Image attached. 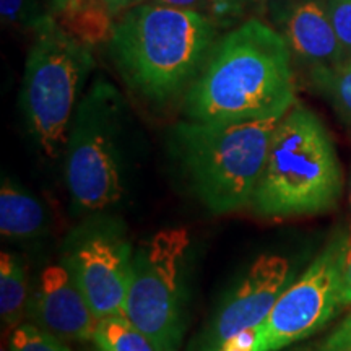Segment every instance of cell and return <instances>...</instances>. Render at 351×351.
Masks as SVG:
<instances>
[{
  "label": "cell",
  "instance_id": "cell-3",
  "mask_svg": "<svg viewBox=\"0 0 351 351\" xmlns=\"http://www.w3.org/2000/svg\"><path fill=\"white\" fill-rule=\"evenodd\" d=\"M343 194L335 143L326 124L293 106L276 125L251 208L258 217L287 219L330 212Z\"/></svg>",
  "mask_w": 351,
  "mask_h": 351
},
{
  "label": "cell",
  "instance_id": "cell-10",
  "mask_svg": "<svg viewBox=\"0 0 351 351\" xmlns=\"http://www.w3.org/2000/svg\"><path fill=\"white\" fill-rule=\"evenodd\" d=\"M289 278L288 258L276 254L258 256L228 293L192 351H219L234 335L261 326L287 289Z\"/></svg>",
  "mask_w": 351,
  "mask_h": 351
},
{
  "label": "cell",
  "instance_id": "cell-21",
  "mask_svg": "<svg viewBox=\"0 0 351 351\" xmlns=\"http://www.w3.org/2000/svg\"><path fill=\"white\" fill-rule=\"evenodd\" d=\"M208 16L218 26H221L230 25L232 21L239 20L249 5L257 2H265V0H208Z\"/></svg>",
  "mask_w": 351,
  "mask_h": 351
},
{
  "label": "cell",
  "instance_id": "cell-7",
  "mask_svg": "<svg viewBox=\"0 0 351 351\" xmlns=\"http://www.w3.org/2000/svg\"><path fill=\"white\" fill-rule=\"evenodd\" d=\"M191 232L166 228L135 247L125 315L156 351H179L187 324Z\"/></svg>",
  "mask_w": 351,
  "mask_h": 351
},
{
  "label": "cell",
  "instance_id": "cell-6",
  "mask_svg": "<svg viewBox=\"0 0 351 351\" xmlns=\"http://www.w3.org/2000/svg\"><path fill=\"white\" fill-rule=\"evenodd\" d=\"M25 62L20 109L33 142L44 156L64 155L70 124L95 69L90 47L47 15L34 29Z\"/></svg>",
  "mask_w": 351,
  "mask_h": 351
},
{
  "label": "cell",
  "instance_id": "cell-5",
  "mask_svg": "<svg viewBox=\"0 0 351 351\" xmlns=\"http://www.w3.org/2000/svg\"><path fill=\"white\" fill-rule=\"evenodd\" d=\"M129 117L124 96L104 78L78 103L64 152L65 186L77 218L111 212L124 199Z\"/></svg>",
  "mask_w": 351,
  "mask_h": 351
},
{
  "label": "cell",
  "instance_id": "cell-20",
  "mask_svg": "<svg viewBox=\"0 0 351 351\" xmlns=\"http://www.w3.org/2000/svg\"><path fill=\"white\" fill-rule=\"evenodd\" d=\"M327 8L337 38L348 59L351 57V0H327Z\"/></svg>",
  "mask_w": 351,
  "mask_h": 351
},
{
  "label": "cell",
  "instance_id": "cell-13",
  "mask_svg": "<svg viewBox=\"0 0 351 351\" xmlns=\"http://www.w3.org/2000/svg\"><path fill=\"white\" fill-rule=\"evenodd\" d=\"M51 230V213L41 199L15 182L10 176H2L0 184V234L10 243H34L47 236Z\"/></svg>",
  "mask_w": 351,
  "mask_h": 351
},
{
  "label": "cell",
  "instance_id": "cell-24",
  "mask_svg": "<svg viewBox=\"0 0 351 351\" xmlns=\"http://www.w3.org/2000/svg\"><path fill=\"white\" fill-rule=\"evenodd\" d=\"M145 3H156V5L181 8V10L199 12L208 16L210 2L208 0H145Z\"/></svg>",
  "mask_w": 351,
  "mask_h": 351
},
{
  "label": "cell",
  "instance_id": "cell-15",
  "mask_svg": "<svg viewBox=\"0 0 351 351\" xmlns=\"http://www.w3.org/2000/svg\"><path fill=\"white\" fill-rule=\"evenodd\" d=\"M29 283L26 263L19 254L2 251L0 256V317L3 327L16 328L28 315Z\"/></svg>",
  "mask_w": 351,
  "mask_h": 351
},
{
  "label": "cell",
  "instance_id": "cell-4",
  "mask_svg": "<svg viewBox=\"0 0 351 351\" xmlns=\"http://www.w3.org/2000/svg\"><path fill=\"white\" fill-rule=\"evenodd\" d=\"M280 121H184L174 127L179 163L210 212L228 215L251 208Z\"/></svg>",
  "mask_w": 351,
  "mask_h": 351
},
{
  "label": "cell",
  "instance_id": "cell-8",
  "mask_svg": "<svg viewBox=\"0 0 351 351\" xmlns=\"http://www.w3.org/2000/svg\"><path fill=\"white\" fill-rule=\"evenodd\" d=\"M134 252L124 219L111 212L80 218L64 238L59 261L98 320L125 315Z\"/></svg>",
  "mask_w": 351,
  "mask_h": 351
},
{
  "label": "cell",
  "instance_id": "cell-27",
  "mask_svg": "<svg viewBox=\"0 0 351 351\" xmlns=\"http://www.w3.org/2000/svg\"><path fill=\"white\" fill-rule=\"evenodd\" d=\"M348 199H350V205H351V176H350V182H348Z\"/></svg>",
  "mask_w": 351,
  "mask_h": 351
},
{
  "label": "cell",
  "instance_id": "cell-31",
  "mask_svg": "<svg viewBox=\"0 0 351 351\" xmlns=\"http://www.w3.org/2000/svg\"><path fill=\"white\" fill-rule=\"evenodd\" d=\"M93 351H101V350H99V348H96V350H93Z\"/></svg>",
  "mask_w": 351,
  "mask_h": 351
},
{
  "label": "cell",
  "instance_id": "cell-25",
  "mask_svg": "<svg viewBox=\"0 0 351 351\" xmlns=\"http://www.w3.org/2000/svg\"><path fill=\"white\" fill-rule=\"evenodd\" d=\"M104 3H106L109 12L116 16L130 10L132 7H137L140 3H145V0H104Z\"/></svg>",
  "mask_w": 351,
  "mask_h": 351
},
{
  "label": "cell",
  "instance_id": "cell-28",
  "mask_svg": "<svg viewBox=\"0 0 351 351\" xmlns=\"http://www.w3.org/2000/svg\"><path fill=\"white\" fill-rule=\"evenodd\" d=\"M295 351H314L313 348H301V350H295Z\"/></svg>",
  "mask_w": 351,
  "mask_h": 351
},
{
  "label": "cell",
  "instance_id": "cell-14",
  "mask_svg": "<svg viewBox=\"0 0 351 351\" xmlns=\"http://www.w3.org/2000/svg\"><path fill=\"white\" fill-rule=\"evenodd\" d=\"M60 28L86 47L109 43L116 21L104 0H83L77 5L52 15Z\"/></svg>",
  "mask_w": 351,
  "mask_h": 351
},
{
  "label": "cell",
  "instance_id": "cell-22",
  "mask_svg": "<svg viewBox=\"0 0 351 351\" xmlns=\"http://www.w3.org/2000/svg\"><path fill=\"white\" fill-rule=\"evenodd\" d=\"M340 280H341V296L345 306H351V226L343 236L340 256Z\"/></svg>",
  "mask_w": 351,
  "mask_h": 351
},
{
  "label": "cell",
  "instance_id": "cell-19",
  "mask_svg": "<svg viewBox=\"0 0 351 351\" xmlns=\"http://www.w3.org/2000/svg\"><path fill=\"white\" fill-rule=\"evenodd\" d=\"M3 25L21 29H34L51 13H43L38 0H0Z\"/></svg>",
  "mask_w": 351,
  "mask_h": 351
},
{
  "label": "cell",
  "instance_id": "cell-12",
  "mask_svg": "<svg viewBox=\"0 0 351 351\" xmlns=\"http://www.w3.org/2000/svg\"><path fill=\"white\" fill-rule=\"evenodd\" d=\"M280 8V29L293 56L313 69L346 59L333 29L327 0H289Z\"/></svg>",
  "mask_w": 351,
  "mask_h": 351
},
{
  "label": "cell",
  "instance_id": "cell-18",
  "mask_svg": "<svg viewBox=\"0 0 351 351\" xmlns=\"http://www.w3.org/2000/svg\"><path fill=\"white\" fill-rule=\"evenodd\" d=\"M8 348L12 351H72L67 341L59 340L32 322L13 328Z\"/></svg>",
  "mask_w": 351,
  "mask_h": 351
},
{
  "label": "cell",
  "instance_id": "cell-11",
  "mask_svg": "<svg viewBox=\"0 0 351 351\" xmlns=\"http://www.w3.org/2000/svg\"><path fill=\"white\" fill-rule=\"evenodd\" d=\"M32 324L62 341H91L98 319L62 262L44 267L29 301Z\"/></svg>",
  "mask_w": 351,
  "mask_h": 351
},
{
  "label": "cell",
  "instance_id": "cell-30",
  "mask_svg": "<svg viewBox=\"0 0 351 351\" xmlns=\"http://www.w3.org/2000/svg\"><path fill=\"white\" fill-rule=\"evenodd\" d=\"M275 2H289V0H275Z\"/></svg>",
  "mask_w": 351,
  "mask_h": 351
},
{
  "label": "cell",
  "instance_id": "cell-9",
  "mask_svg": "<svg viewBox=\"0 0 351 351\" xmlns=\"http://www.w3.org/2000/svg\"><path fill=\"white\" fill-rule=\"evenodd\" d=\"M343 236H333L304 274L280 295L267 319L256 327L252 351H282L309 339L345 309L340 280Z\"/></svg>",
  "mask_w": 351,
  "mask_h": 351
},
{
  "label": "cell",
  "instance_id": "cell-1",
  "mask_svg": "<svg viewBox=\"0 0 351 351\" xmlns=\"http://www.w3.org/2000/svg\"><path fill=\"white\" fill-rule=\"evenodd\" d=\"M283 34L251 19L215 44L184 95L187 121L283 117L295 106V73Z\"/></svg>",
  "mask_w": 351,
  "mask_h": 351
},
{
  "label": "cell",
  "instance_id": "cell-23",
  "mask_svg": "<svg viewBox=\"0 0 351 351\" xmlns=\"http://www.w3.org/2000/svg\"><path fill=\"white\" fill-rule=\"evenodd\" d=\"M317 351H351V313L333 330Z\"/></svg>",
  "mask_w": 351,
  "mask_h": 351
},
{
  "label": "cell",
  "instance_id": "cell-29",
  "mask_svg": "<svg viewBox=\"0 0 351 351\" xmlns=\"http://www.w3.org/2000/svg\"><path fill=\"white\" fill-rule=\"evenodd\" d=\"M0 351H12V350L10 348H5V345H3L2 350H0Z\"/></svg>",
  "mask_w": 351,
  "mask_h": 351
},
{
  "label": "cell",
  "instance_id": "cell-26",
  "mask_svg": "<svg viewBox=\"0 0 351 351\" xmlns=\"http://www.w3.org/2000/svg\"><path fill=\"white\" fill-rule=\"evenodd\" d=\"M51 5V10H52V15H56V13L65 10V8L69 7H73L77 5V3L83 2V0H47Z\"/></svg>",
  "mask_w": 351,
  "mask_h": 351
},
{
  "label": "cell",
  "instance_id": "cell-17",
  "mask_svg": "<svg viewBox=\"0 0 351 351\" xmlns=\"http://www.w3.org/2000/svg\"><path fill=\"white\" fill-rule=\"evenodd\" d=\"M313 82L351 127V57L332 67L313 69Z\"/></svg>",
  "mask_w": 351,
  "mask_h": 351
},
{
  "label": "cell",
  "instance_id": "cell-16",
  "mask_svg": "<svg viewBox=\"0 0 351 351\" xmlns=\"http://www.w3.org/2000/svg\"><path fill=\"white\" fill-rule=\"evenodd\" d=\"M91 341L101 351H156L150 339L127 315L99 319Z\"/></svg>",
  "mask_w": 351,
  "mask_h": 351
},
{
  "label": "cell",
  "instance_id": "cell-2",
  "mask_svg": "<svg viewBox=\"0 0 351 351\" xmlns=\"http://www.w3.org/2000/svg\"><path fill=\"white\" fill-rule=\"evenodd\" d=\"M218 39V25L199 12L140 3L116 21L109 54L130 91L156 106L186 95Z\"/></svg>",
  "mask_w": 351,
  "mask_h": 351
}]
</instances>
